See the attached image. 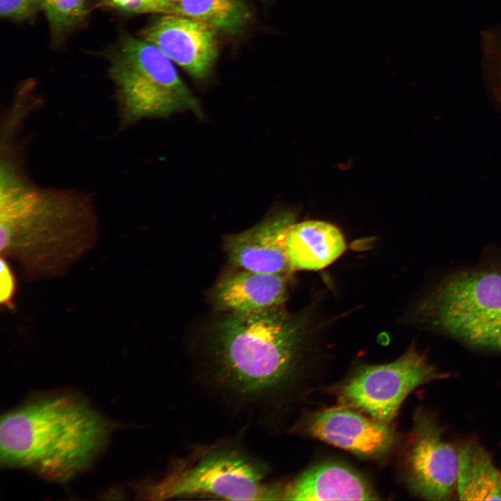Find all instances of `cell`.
I'll return each instance as SVG.
<instances>
[{
  "label": "cell",
  "instance_id": "obj_1",
  "mask_svg": "<svg viewBox=\"0 0 501 501\" xmlns=\"http://www.w3.org/2000/svg\"><path fill=\"white\" fill-rule=\"evenodd\" d=\"M110 431L109 423L77 395L35 397L1 416V463L66 481L93 461Z\"/></svg>",
  "mask_w": 501,
  "mask_h": 501
},
{
  "label": "cell",
  "instance_id": "obj_2",
  "mask_svg": "<svg viewBox=\"0 0 501 501\" xmlns=\"http://www.w3.org/2000/svg\"><path fill=\"white\" fill-rule=\"evenodd\" d=\"M304 337L300 318L280 308L228 312L210 332L209 379L239 401L262 404L290 381Z\"/></svg>",
  "mask_w": 501,
  "mask_h": 501
},
{
  "label": "cell",
  "instance_id": "obj_3",
  "mask_svg": "<svg viewBox=\"0 0 501 501\" xmlns=\"http://www.w3.org/2000/svg\"><path fill=\"white\" fill-rule=\"evenodd\" d=\"M413 313L417 322L468 346L501 351V262L450 274Z\"/></svg>",
  "mask_w": 501,
  "mask_h": 501
},
{
  "label": "cell",
  "instance_id": "obj_4",
  "mask_svg": "<svg viewBox=\"0 0 501 501\" xmlns=\"http://www.w3.org/2000/svg\"><path fill=\"white\" fill-rule=\"evenodd\" d=\"M109 72L123 127L184 111L202 116L198 100L173 63L141 37L127 35L121 39L111 54Z\"/></svg>",
  "mask_w": 501,
  "mask_h": 501
},
{
  "label": "cell",
  "instance_id": "obj_5",
  "mask_svg": "<svg viewBox=\"0 0 501 501\" xmlns=\"http://www.w3.org/2000/svg\"><path fill=\"white\" fill-rule=\"evenodd\" d=\"M267 470L232 446L210 448L150 485L154 500L205 497L229 500H281L280 488L265 482Z\"/></svg>",
  "mask_w": 501,
  "mask_h": 501
},
{
  "label": "cell",
  "instance_id": "obj_6",
  "mask_svg": "<svg viewBox=\"0 0 501 501\" xmlns=\"http://www.w3.org/2000/svg\"><path fill=\"white\" fill-rule=\"evenodd\" d=\"M443 377L413 346L392 363L360 368L342 385L340 399L347 407L388 424L413 390Z\"/></svg>",
  "mask_w": 501,
  "mask_h": 501
},
{
  "label": "cell",
  "instance_id": "obj_7",
  "mask_svg": "<svg viewBox=\"0 0 501 501\" xmlns=\"http://www.w3.org/2000/svg\"><path fill=\"white\" fill-rule=\"evenodd\" d=\"M411 440L406 464L411 489L426 500L450 499L456 493L459 450L426 413L417 415Z\"/></svg>",
  "mask_w": 501,
  "mask_h": 501
},
{
  "label": "cell",
  "instance_id": "obj_8",
  "mask_svg": "<svg viewBox=\"0 0 501 501\" xmlns=\"http://www.w3.org/2000/svg\"><path fill=\"white\" fill-rule=\"evenodd\" d=\"M218 32L201 21L176 14H163L151 22L141 37L157 47L191 77L204 81L218 55Z\"/></svg>",
  "mask_w": 501,
  "mask_h": 501
},
{
  "label": "cell",
  "instance_id": "obj_9",
  "mask_svg": "<svg viewBox=\"0 0 501 501\" xmlns=\"http://www.w3.org/2000/svg\"><path fill=\"white\" fill-rule=\"evenodd\" d=\"M295 221L293 213L283 211L225 240L230 263L240 269L263 273L292 271L287 250V232Z\"/></svg>",
  "mask_w": 501,
  "mask_h": 501
},
{
  "label": "cell",
  "instance_id": "obj_10",
  "mask_svg": "<svg viewBox=\"0 0 501 501\" xmlns=\"http://www.w3.org/2000/svg\"><path fill=\"white\" fill-rule=\"evenodd\" d=\"M366 415L349 407L326 409L310 418L308 430L333 446L361 455H376L390 447L393 434L388 424Z\"/></svg>",
  "mask_w": 501,
  "mask_h": 501
},
{
  "label": "cell",
  "instance_id": "obj_11",
  "mask_svg": "<svg viewBox=\"0 0 501 501\" xmlns=\"http://www.w3.org/2000/svg\"><path fill=\"white\" fill-rule=\"evenodd\" d=\"M289 273H263L246 270L230 273L215 286L217 309L248 314L280 308L285 301Z\"/></svg>",
  "mask_w": 501,
  "mask_h": 501
},
{
  "label": "cell",
  "instance_id": "obj_12",
  "mask_svg": "<svg viewBox=\"0 0 501 501\" xmlns=\"http://www.w3.org/2000/svg\"><path fill=\"white\" fill-rule=\"evenodd\" d=\"M375 495L358 474L340 464L314 466L283 490L285 500H372Z\"/></svg>",
  "mask_w": 501,
  "mask_h": 501
},
{
  "label": "cell",
  "instance_id": "obj_13",
  "mask_svg": "<svg viewBox=\"0 0 501 501\" xmlns=\"http://www.w3.org/2000/svg\"><path fill=\"white\" fill-rule=\"evenodd\" d=\"M286 245L292 271L324 269L346 249L340 230L321 221L292 223L287 230Z\"/></svg>",
  "mask_w": 501,
  "mask_h": 501
},
{
  "label": "cell",
  "instance_id": "obj_14",
  "mask_svg": "<svg viewBox=\"0 0 501 501\" xmlns=\"http://www.w3.org/2000/svg\"><path fill=\"white\" fill-rule=\"evenodd\" d=\"M456 493L462 500H501V473L488 452L474 443L459 450Z\"/></svg>",
  "mask_w": 501,
  "mask_h": 501
},
{
  "label": "cell",
  "instance_id": "obj_15",
  "mask_svg": "<svg viewBox=\"0 0 501 501\" xmlns=\"http://www.w3.org/2000/svg\"><path fill=\"white\" fill-rule=\"evenodd\" d=\"M171 14L201 21L226 35L239 33L250 19L245 0H180Z\"/></svg>",
  "mask_w": 501,
  "mask_h": 501
},
{
  "label": "cell",
  "instance_id": "obj_16",
  "mask_svg": "<svg viewBox=\"0 0 501 501\" xmlns=\"http://www.w3.org/2000/svg\"><path fill=\"white\" fill-rule=\"evenodd\" d=\"M87 0H38L51 31L62 33L78 24L85 17Z\"/></svg>",
  "mask_w": 501,
  "mask_h": 501
},
{
  "label": "cell",
  "instance_id": "obj_17",
  "mask_svg": "<svg viewBox=\"0 0 501 501\" xmlns=\"http://www.w3.org/2000/svg\"><path fill=\"white\" fill-rule=\"evenodd\" d=\"M100 6L130 14H170L164 0H100Z\"/></svg>",
  "mask_w": 501,
  "mask_h": 501
},
{
  "label": "cell",
  "instance_id": "obj_18",
  "mask_svg": "<svg viewBox=\"0 0 501 501\" xmlns=\"http://www.w3.org/2000/svg\"><path fill=\"white\" fill-rule=\"evenodd\" d=\"M38 7V0H0V13L3 18L25 20L33 15Z\"/></svg>",
  "mask_w": 501,
  "mask_h": 501
},
{
  "label": "cell",
  "instance_id": "obj_19",
  "mask_svg": "<svg viewBox=\"0 0 501 501\" xmlns=\"http://www.w3.org/2000/svg\"><path fill=\"white\" fill-rule=\"evenodd\" d=\"M0 301L2 305H10L15 290V278L6 260L1 259Z\"/></svg>",
  "mask_w": 501,
  "mask_h": 501
},
{
  "label": "cell",
  "instance_id": "obj_20",
  "mask_svg": "<svg viewBox=\"0 0 501 501\" xmlns=\"http://www.w3.org/2000/svg\"><path fill=\"white\" fill-rule=\"evenodd\" d=\"M170 8V14L172 13L175 6L180 1V0H164Z\"/></svg>",
  "mask_w": 501,
  "mask_h": 501
}]
</instances>
